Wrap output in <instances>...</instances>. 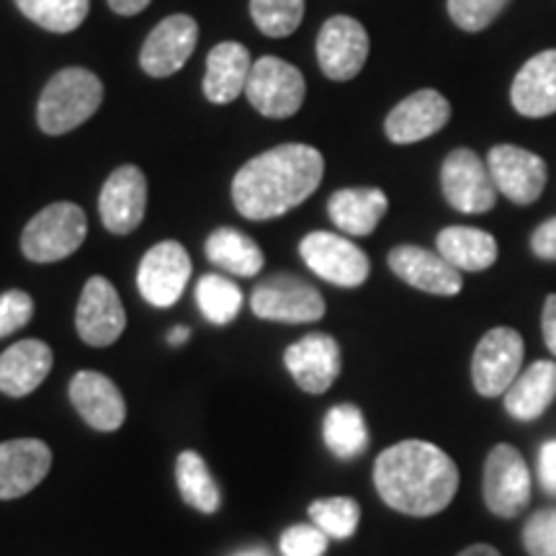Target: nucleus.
<instances>
[{
    "mask_svg": "<svg viewBox=\"0 0 556 556\" xmlns=\"http://www.w3.org/2000/svg\"><path fill=\"white\" fill-rule=\"evenodd\" d=\"M325 176L323 152L289 142L248 160L232 180L235 208L245 219L266 222L307 201Z\"/></svg>",
    "mask_w": 556,
    "mask_h": 556,
    "instance_id": "obj_1",
    "label": "nucleus"
},
{
    "mask_svg": "<svg viewBox=\"0 0 556 556\" xmlns=\"http://www.w3.org/2000/svg\"><path fill=\"white\" fill-rule=\"evenodd\" d=\"M374 484L397 513L430 518L446 510L458 490V469L446 451L428 441H402L379 454Z\"/></svg>",
    "mask_w": 556,
    "mask_h": 556,
    "instance_id": "obj_2",
    "label": "nucleus"
},
{
    "mask_svg": "<svg viewBox=\"0 0 556 556\" xmlns=\"http://www.w3.org/2000/svg\"><path fill=\"white\" fill-rule=\"evenodd\" d=\"M103 101V83L86 67H65L39 96L37 122L45 135H67L86 124Z\"/></svg>",
    "mask_w": 556,
    "mask_h": 556,
    "instance_id": "obj_3",
    "label": "nucleus"
},
{
    "mask_svg": "<svg viewBox=\"0 0 556 556\" xmlns=\"http://www.w3.org/2000/svg\"><path fill=\"white\" fill-rule=\"evenodd\" d=\"M88 235V217L78 204L45 206L21 235V250L31 263H58L78 253Z\"/></svg>",
    "mask_w": 556,
    "mask_h": 556,
    "instance_id": "obj_4",
    "label": "nucleus"
},
{
    "mask_svg": "<svg viewBox=\"0 0 556 556\" xmlns=\"http://www.w3.org/2000/svg\"><path fill=\"white\" fill-rule=\"evenodd\" d=\"M307 83H304L302 70L291 62L266 54V58L253 60V70L245 86V96L250 106L258 111L266 119H289L304 103Z\"/></svg>",
    "mask_w": 556,
    "mask_h": 556,
    "instance_id": "obj_5",
    "label": "nucleus"
},
{
    "mask_svg": "<svg viewBox=\"0 0 556 556\" xmlns=\"http://www.w3.org/2000/svg\"><path fill=\"white\" fill-rule=\"evenodd\" d=\"M253 315L270 323H317L325 317V299L312 283L302 278L278 274L261 281L250 296Z\"/></svg>",
    "mask_w": 556,
    "mask_h": 556,
    "instance_id": "obj_6",
    "label": "nucleus"
},
{
    "mask_svg": "<svg viewBox=\"0 0 556 556\" xmlns=\"http://www.w3.org/2000/svg\"><path fill=\"white\" fill-rule=\"evenodd\" d=\"M299 255L312 274L343 289H356L371 274V261L358 245L336 232H309L299 242Z\"/></svg>",
    "mask_w": 556,
    "mask_h": 556,
    "instance_id": "obj_7",
    "label": "nucleus"
},
{
    "mask_svg": "<svg viewBox=\"0 0 556 556\" xmlns=\"http://www.w3.org/2000/svg\"><path fill=\"white\" fill-rule=\"evenodd\" d=\"M191 278V255L176 240H165L144 253L137 270V289L148 304L168 309L184 296Z\"/></svg>",
    "mask_w": 556,
    "mask_h": 556,
    "instance_id": "obj_8",
    "label": "nucleus"
},
{
    "mask_svg": "<svg viewBox=\"0 0 556 556\" xmlns=\"http://www.w3.org/2000/svg\"><path fill=\"white\" fill-rule=\"evenodd\" d=\"M484 503L500 518H516L531 503V471L518 448L500 443L484 464Z\"/></svg>",
    "mask_w": 556,
    "mask_h": 556,
    "instance_id": "obj_9",
    "label": "nucleus"
},
{
    "mask_svg": "<svg viewBox=\"0 0 556 556\" xmlns=\"http://www.w3.org/2000/svg\"><path fill=\"white\" fill-rule=\"evenodd\" d=\"M443 197L456 212L484 214L495 206L497 186L475 150H454L441 168Z\"/></svg>",
    "mask_w": 556,
    "mask_h": 556,
    "instance_id": "obj_10",
    "label": "nucleus"
},
{
    "mask_svg": "<svg viewBox=\"0 0 556 556\" xmlns=\"http://www.w3.org/2000/svg\"><path fill=\"white\" fill-rule=\"evenodd\" d=\"M523 366V338L513 328H495L479 340L475 361H471V379L482 397H500L513 381L518 379Z\"/></svg>",
    "mask_w": 556,
    "mask_h": 556,
    "instance_id": "obj_11",
    "label": "nucleus"
},
{
    "mask_svg": "<svg viewBox=\"0 0 556 556\" xmlns=\"http://www.w3.org/2000/svg\"><path fill=\"white\" fill-rule=\"evenodd\" d=\"M368 31L353 16H332L317 34V62L330 80H353L368 60Z\"/></svg>",
    "mask_w": 556,
    "mask_h": 556,
    "instance_id": "obj_12",
    "label": "nucleus"
},
{
    "mask_svg": "<svg viewBox=\"0 0 556 556\" xmlns=\"http://www.w3.org/2000/svg\"><path fill=\"white\" fill-rule=\"evenodd\" d=\"M75 328L83 343L93 348H106L122 338L127 328V312L109 278H88L75 309Z\"/></svg>",
    "mask_w": 556,
    "mask_h": 556,
    "instance_id": "obj_13",
    "label": "nucleus"
},
{
    "mask_svg": "<svg viewBox=\"0 0 556 556\" xmlns=\"http://www.w3.org/2000/svg\"><path fill=\"white\" fill-rule=\"evenodd\" d=\"M199 41V24L189 13H173L163 18L148 34L142 52H139V67L150 78H170L186 62L191 60Z\"/></svg>",
    "mask_w": 556,
    "mask_h": 556,
    "instance_id": "obj_14",
    "label": "nucleus"
},
{
    "mask_svg": "<svg viewBox=\"0 0 556 556\" xmlns=\"http://www.w3.org/2000/svg\"><path fill=\"white\" fill-rule=\"evenodd\" d=\"M486 168L495 180L497 191L513 204H533L546 189V163L536 152H528L516 144H497L490 150Z\"/></svg>",
    "mask_w": 556,
    "mask_h": 556,
    "instance_id": "obj_15",
    "label": "nucleus"
},
{
    "mask_svg": "<svg viewBox=\"0 0 556 556\" xmlns=\"http://www.w3.org/2000/svg\"><path fill=\"white\" fill-rule=\"evenodd\" d=\"M148 208V178L137 165H122L103 184L99 214L103 227L114 235H129L142 225Z\"/></svg>",
    "mask_w": 556,
    "mask_h": 556,
    "instance_id": "obj_16",
    "label": "nucleus"
},
{
    "mask_svg": "<svg viewBox=\"0 0 556 556\" xmlns=\"http://www.w3.org/2000/svg\"><path fill=\"white\" fill-rule=\"evenodd\" d=\"M283 364H287L289 374L304 392L323 394L336 384L343 358H340V345L336 338L325 336V332H309V336L287 348Z\"/></svg>",
    "mask_w": 556,
    "mask_h": 556,
    "instance_id": "obj_17",
    "label": "nucleus"
},
{
    "mask_svg": "<svg viewBox=\"0 0 556 556\" xmlns=\"http://www.w3.org/2000/svg\"><path fill=\"white\" fill-rule=\"evenodd\" d=\"M451 119V103L446 96L438 90H417V93L407 96L397 106L389 111L384 131L389 142L394 144H415L422 139L433 137L441 131Z\"/></svg>",
    "mask_w": 556,
    "mask_h": 556,
    "instance_id": "obj_18",
    "label": "nucleus"
},
{
    "mask_svg": "<svg viewBox=\"0 0 556 556\" xmlns=\"http://www.w3.org/2000/svg\"><path fill=\"white\" fill-rule=\"evenodd\" d=\"M52 467V451L39 438H13L0 443V500L29 495L45 482Z\"/></svg>",
    "mask_w": 556,
    "mask_h": 556,
    "instance_id": "obj_19",
    "label": "nucleus"
},
{
    "mask_svg": "<svg viewBox=\"0 0 556 556\" xmlns=\"http://www.w3.org/2000/svg\"><path fill=\"white\" fill-rule=\"evenodd\" d=\"M70 402L83 420L101 433H114L127 420V405L119 387L99 371H78L70 381Z\"/></svg>",
    "mask_w": 556,
    "mask_h": 556,
    "instance_id": "obj_20",
    "label": "nucleus"
},
{
    "mask_svg": "<svg viewBox=\"0 0 556 556\" xmlns=\"http://www.w3.org/2000/svg\"><path fill=\"white\" fill-rule=\"evenodd\" d=\"M389 268L409 287L438 296H456L462 291V270H456L441 253L417 245H400L389 253Z\"/></svg>",
    "mask_w": 556,
    "mask_h": 556,
    "instance_id": "obj_21",
    "label": "nucleus"
},
{
    "mask_svg": "<svg viewBox=\"0 0 556 556\" xmlns=\"http://www.w3.org/2000/svg\"><path fill=\"white\" fill-rule=\"evenodd\" d=\"M510 101L528 119L556 114V50L541 52L520 67L513 80Z\"/></svg>",
    "mask_w": 556,
    "mask_h": 556,
    "instance_id": "obj_22",
    "label": "nucleus"
},
{
    "mask_svg": "<svg viewBox=\"0 0 556 556\" xmlns=\"http://www.w3.org/2000/svg\"><path fill=\"white\" fill-rule=\"evenodd\" d=\"M52 348L45 340H21L0 353V392L26 397L52 371Z\"/></svg>",
    "mask_w": 556,
    "mask_h": 556,
    "instance_id": "obj_23",
    "label": "nucleus"
},
{
    "mask_svg": "<svg viewBox=\"0 0 556 556\" xmlns=\"http://www.w3.org/2000/svg\"><path fill=\"white\" fill-rule=\"evenodd\" d=\"M250 70H253V58L248 47H242L240 41H222L206 58L204 96L217 106L238 101L240 93H245Z\"/></svg>",
    "mask_w": 556,
    "mask_h": 556,
    "instance_id": "obj_24",
    "label": "nucleus"
},
{
    "mask_svg": "<svg viewBox=\"0 0 556 556\" xmlns=\"http://www.w3.org/2000/svg\"><path fill=\"white\" fill-rule=\"evenodd\" d=\"M389 208V199L381 189H340L328 201V214L340 232L353 238L371 235Z\"/></svg>",
    "mask_w": 556,
    "mask_h": 556,
    "instance_id": "obj_25",
    "label": "nucleus"
},
{
    "mask_svg": "<svg viewBox=\"0 0 556 556\" xmlns=\"http://www.w3.org/2000/svg\"><path fill=\"white\" fill-rule=\"evenodd\" d=\"M556 400V364L536 361L518 374L513 387L505 392V407L516 420H536Z\"/></svg>",
    "mask_w": 556,
    "mask_h": 556,
    "instance_id": "obj_26",
    "label": "nucleus"
},
{
    "mask_svg": "<svg viewBox=\"0 0 556 556\" xmlns=\"http://www.w3.org/2000/svg\"><path fill=\"white\" fill-rule=\"evenodd\" d=\"M435 245L456 270H484L497 261V240L477 227L441 229Z\"/></svg>",
    "mask_w": 556,
    "mask_h": 556,
    "instance_id": "obj_27",
    "label": "nucleus"
},
{
    "mask_svg": "<svg viewBox=\"0 0 556 556\" xmlns=\"http://www.w3.org/2000/svg\"><path fill=\"white\" fill-rule=\"evenodd\" d=\"M206 258L227 274L242 278L258 276L266 263L258 242L235 227H219L208 235Z\"/></svg>",
    "mask_w": 556,
    "mask_h": 556,
    "instance_id": "obj_28",
    "label": "nucleus"
},
{
    "mask_svg": "<svg viewBox=\"0 0 556 556\" xmlns=\"http://www.w3.org/2000/svg\"><path fill=\"white\" fill-rule=\"evenodd\" d=\"M176 482L180 495H184V500L193 507V510L204 513V516H212V513L219 510V486L214 482L206 462L197 454V451H184V454L178 456Z\"/></svg>",
    "mask_w": 556,
    "mask_h": 556,
    "instance_id": "obj_29",
    "label": "nucleus"
},
{
    "mask_svg": "<svg viewBox=\"0 0 556 556\" xmlns=\"http://www.w3.org/2000/svg\"><path fill=\"white\" fill-rule=\"evenodd\" d=\"M323 438L338 458H356L368 448V428L356 405H336L325 415Z\"/></svg>",
    "mask_w": 556,
    "mask_h": 556,
    "instance_id": "obj_30",
    "label": "nucleus"
},
{
    "mask_svg": "<svg viewBox=\"0 0 556 556\" xmlns=\"http://www.w3.org/2000/svg\"><path fill=\"white\" fill-rule=\"evenodd\" d=\"M16 5L26 18L52 34L80 29L90 11V0H16Z\"/></svg>",
    "mask_w": 556,
    "mask_h": 556,
    "instance_id": "obj_31",
    "label": "nucleus"
},
{
    "mask_svg": "<svg viewBox=\"0 0 556 556\" xmlns=\"http://www.w3.org/2000/svg\"><path fill=\"white\" fill-rule=\"evenodd\" d=\"M197 304L212 325H229L235 323V317L242 309V291L235 281L219 276V274H206L199 278L197 287Z\"/></svg>",
    "mask_w": 556,
    "mask_h": 556,
    "instance_id": "obj_32",
    "label": "nucleus"
},
{
    "mask_svg": "<svg viewBox=\"0 0 556 556\" xmlns=\"http://www.w3.org/2000/svg\"><path fill=\"white\" fill-rule=\"evenodd\" d=\"M304 0H250V16L270 39L289 37L304 18Z\"/></svg>",
    "mask_w": 556,
    "mask_h": 556,
    "instance_id": "obj_33",
    "label": "nucleus"
},
{
    "mask_svg": "<svg viewBox=\"0 0 556 556\" xmlns=\"http://www.w3.org/2000/svg\"><path fill=\"white\" fill-rule=\"evenodd\" d=\"M309 518L328 539H351L361 520V507L351 497H325L309 505Z\"/></svg>",
    "mask_w": 556,
    "mask_h": 556,
    "instance_id": "obj_34",
    "label": "nucleus"
},
{
    "mask_svg": "<svg viewBox=\"0 0 556 556\" xmlns=\"http://www.w3.org/2000/svg\"><path fill=\"white\" fill-rule=\"evenodd\" d=\"M510 0H448V16L458 29L482 31L507 9Z\"/></svg>",
    "mask_w": 556,
    "mask_h": 556,
    "instance_id": "obj_35",
    "label": "nucleus"
},
{
    "mask_svg": "<svg viewBox=\"0 0 556 556\" xmlns=\"http://www.w3.org/2000/svg\"><path fill=\"white\" fill-rule=\"evenodd\" d=\"M523 546L528 556H556V507L533 513L526 520Z\"/></svg>",
    "mask_w": 556,
    "mask_h": 556,
    "instance_id": "obj_36",
    "label": "nucleus"
},
{
    "mask_svg": "<svg viewBox=\"0 0 556 556\" xmlns=\"http://www.w3.org/2000/svg\"><path fill=\"white\" fill-rule=\"evenodd\" d=\"M281 556H325L328 552V533L312 526H291L281 533Z\"/></svg>",
    "mask_w": 556,
    "mask_h": 556,
    "instance_id": "obj_37",
    "label": "nucleus"
},
{
    "mask_svg": "<svg viewBox=\"0 0 556 556\" xmlns=\"http://www.w3.org/2000/svg\"><path fill=\"white\" fill-rule=\"evenodd\" d=\"M34 317V299L21 289H11L0 294V338L26 328Z\"/></svg>",
    "mask_w": 556,
    "mask_h": 556,
    "instance_id": "obj_38",
    "label": "nucleus"
},
{
    "mask_svg": "<svg viewBox=\"0 0 556 556\" xmlns=\"http://www.w3.org/2000/svg\"><path fill=\"white\" fill-rule=\"evenodd\" d=\"M539 482L548 492V495H556V438L541 446Z\"/></svg>",
    "mask_w": 556,
    "mask_h": 556,
    "instance_id": "obj_39",
    "label": "nucleus"
},
{
    "mask_svg": "<svg viewBox=\"0 0 556 556\" xmlns=\"http://www.w3.org/2000/svg\"><path fill=\"white\" fill-rule=\"evenodd\" d=\"M531 248L541 261H556V217L544 222V225L533 232Z\"/></svg>",
    "mask_w": 556,
    "mask_h": 556,
    "instance_id": "obj_40",
    "label": "nucleus"
},
{
    "mask_svg": "<svg viewBox=\"0 0 556 556\" xmlns=\"http://www.w3.org/2000/svg\"><path fill=\"white\" fill-rule=\"evenodd\" d=\"M541 328H544V340L546 348L556 356V294L546 299L544 317H541Z\"/></svg>",
    "mask_w": 556,
    "mask_h": 556,
    "instance_id": "obj_41",
    "label": "nucleus"
},
{
    "mask_svg": "<svg viewBox=\"0 0 556 556\" xmlns=\"http://www.w3.org/2000/svg\"><path fill=\"white\" fill-rule=\"evenodd\" d=\"M152 0H109L111 11L119 13V16H137V13H142Z\"/></svg>",
    "mask_w": 556,
    "mask_h": 556,
    "instance_id": "obj_42",
    "label": "nucleus"
},
{
    "mask_svg": "<svg viewBox=\"0 0 556 556\" xmlns=\"http://www.w3.org/2000/svg\"><path fill=\"white\" fill-rule=\"evenodd\" d=\"M458 556H500V552H497V548L486 546V544H475V546L464 548V552Z\"/></svg>",
    "mask_w": 556,
    "mask_h": 556,
    "instance_id": "obj_43",
    "label": "nucleus"
},
{
    "mask_svg": "<svg viewBox=\"0 0 556 556\" xmlns=\"http://www.w3.org/2000/svg\"><path fill=\"white\" fill-rule=\"evenodd\" d=\"M189 338H191L189 328H173L170 336H168V343L170 345H184Z\"/></svg>",
    "mask_w": 556,
    "mask_h": 556,
    "instance_id": "obj_44",
    "label": "nucleus"
},
{
    "mask_svg": "<svg viewBox=\"0 0 556 556\" xmlns=\"http://www.w3.org/2000/svg\"><path fill=\"white\" fill-rule=\"evenodd\" d=\"M235 556H270L266 548H261V546H255V548H245V552H240V554H235Z\"/></svg>",
    "mask_w": 556,
    "mask_h": 556,
    "instance_id": "obj_45",
    "label": "nucleus"
}]
</instances>
